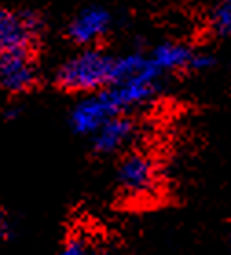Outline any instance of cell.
Wrapping results in <instances>:
<instances>
[{
	"instance_id": "6da1fadb",
	"label": "cell",
	"mask_w": 231,
	"mask_h": 255,
	"mask_svg": "<svg viewBox=\"0 0 231 255\" xmlns=\"http://www.w3.org/2000/svg\"><path fill=\"white\" fill-rule=\"evenodd\" d=\"M116 83V55L96 46L83 48L64 61L57 72V85L72 94H96Z\"/></svg>"
},
{
	"instance_id": "7a4b0ae2",
	"label": "cell",
	"mask_w": 231,
	"mask_h": 255,
	"mask_svg": "<svg viewBox=\"0 0 231 255\" xmlns=\"http://www.w3.org/2000/svg\"><path fill=\"white\" fill-rule=\"evenodd\" d=\"M123 116L121 109L117 107L110 88H103L96 94H88L85 99L74 107L70 112V125L74 132L83 136H94L105 123Z\"/></svg>"
},
{
	"instance_id": "3957f363",
	"label": "cell",
	"mask_w": 231,
	"mask_h": 255,
	"mask_svg": "<svg viewBox=\"0 0 231 255\" xmlns=\"http://www.w3.org/2000/svg\"><path fill=\"white\" fill-rule=\"evenodd\" d=\"M39 37V18L31 13L0 7V55L29 53Z\"/></svg>"
},
{
	"instance_id": "277c9868",
	"label": "cell",
	"mask_w": 231,
	"mask_h": 255,
	"mask_svg": "<svg viewBox=\"0 0 231 255\" xmlns=\"http://www.w3.org/2000/svg\"><path fill=\"white\" fill-rule=\"evenodd\" d=\"M112 28V13L105 6H88L68 24V37L85 48L99 42Z\"/></svg>"
},
{
	"instance_id": "5b68a950",
	"label": "cell",
	"mask_w": 231,
	"mask_h": 255,
	"mask_svg": "<svg viewBox=\"0 0 231 255\" xmlns=\"http://www.w3.org/2000/svg\"><path fill=\"white\" fill-rule=\"evenodd\" d=\"M158 178L156 163L147 154L132 152L125 156L117 165V182L128 193L141 195L150 191Z\"/></svg>"
},
{
	"instance_id": "8992f818",
	"label": "cell",
	"mask_w": 231,
	"mask_h": 255,
	"mask_svg": "<svg viewBox=\"0 0 231 255\" xmlns=\"http://www.w3.org/2000/svg\"><path fill=\"white\" fill-rule=\"evenodd\" d=\"M37 83V68L29 53L0 55V88L11 94L28 92Z\"/></svg>"
},
{
	"instance_id": "52a82bcc",
	"label": "cell",
	"mask_w": 231,
	"mask_h": 255,
	"mask_svg": "<svg viewBox=\"0 0 231 255\" xmlns=\"http://www.w3.org/2000/svg\"><path fill=\"white\" fill-rule=\"evenodd\" d=\"M134 134H136V125L130 118L123 114V116H117L107 122L90 138H92V145L96 152L114 154V152L121 151L123 147L134 138Z\"/></svg>"
},
{
	"instance_id": "ba28073f",
	"label": "cell",
	"mask_w": 231,
	"mask_h": 255,
	"mask_svg": "<svg viewBox=\"0 0 231 255\" xmlns=\"http://www.w3.org/2000/svg\"><path fill=\"white\" fill-rule=\"evenodd\" d=\"M197 50L184 44V42L165 41L158 44L150 50L149 55L150 63L154 64V68L165 76V74H173V72H191V63L195 57Z\"/></svg>"
},
{
	"instance_id": "9c48e42d",
	"label": "cell",
	"mask_w": 231,
	"mask_h": 255,
	"mask_svg": "<svg viewBox=\"0 0 231 255\" xmlns=\"http://www.w3.org/2000/svg\"><path fill=\"white\" fill-rule=\"evenodd\" d=\"M208 20L217 37H231V0H219L211 7Z\"/></svg>"
},
{
	"instance_id": "30bf717a",
	"label": "cell",
	"mask_w": 231,
	"mask_h": 255,
	"mask_svg": "<svg viewBox=\"0 0 231 255\" xmlns=\"http://www.w3.org/2000/svg\"><path fill=\"white\" fill-rule=\"evenodd\" d=\"M55 255H96V254H94L92 248H90L85 241L72 239V241H68V243L64 244Z\"/></svg>"
},
{
	"instance_id": "8fae6325",
	"label": "cell",
	"mask_w": 231,
	"mask_h": 255,
	"mask_svg": "<svg viewBox=\"0 0 231 255\" xmlns=\"http://www.w3.org/2000/svg\"><path fill=\"white\" fill-rule=\"evenodd\" d=\"M215 66V57L209 52H197L191 63V72H206Z\"/></svg>"
},
{
	"instance_id": "7c38bea8",
	"label": "cell",
	"mask_w": 231,
	"mask_h": 255,
	"mask_svg": "<svg viewBox=\"0 0 231 255\" xmlns=\"http://www.w3.org/2000/svg\"><path fill=\"white\" fill-rule=\"evenodd\" d=\"M6 219H4V215L0 213V239L6 235Z\"/></svg>"
},
{
	"instance_id": "4fadbf2b",
	"label": "cell",
	"mask_w": 231,
	"mask_h": 255,
	"mask_svg": "<svg viewBox=\"0 0 231 255\" xmlns=\"http://www.w3.org/2000/svg\"><path fill=\"white\" fill-rule=\"evenodd\" d=\"M230 243H231V232H230Z\"/></svg>"
}]
</instances>
